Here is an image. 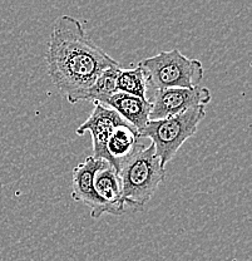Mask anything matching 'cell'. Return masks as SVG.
I'll list each match as a JSON object with an SVG mask.
<instances>
[{
	"mask_svg": "<svg viewBox=\"0 0 252 261\" xmlns=\"http://www.w3.org/2000/svg\"><path fill=\"white\" fill-rule=\"evenodd\" d=\"M124 119L112 108L101 103H94V110L91 116L78 127L75 133L82 136L89 132L93 141V154L96 159L105 160V145L118 124L123 123Z\"/></svg>",
	"mask_w": 252,
	"mask_h": 261,
	"instance_id": "obj_7",
	"label": "cell"
},
{
	"mask_svg": "<svg viewBox=\"0 0 252 261\" xmlns=\"http://www.w3.org/2000/svg\"><path fill=\"white\" fill-rule=\"evenodd\" d=\"M119 67H110L103 70L94 83L83 93L80 100H91L93 103H102L107 97L115 94L117 91V75Z\"/></svg>",
	"mask_w": 252,
	"mask_h": 261,
	"instance_id": "obj_12",
	"label": "cell"
},
{
	"mask_svg": "<svg viewBox=\"0 0 252 261\" xmlns=\"http://www.w3.org/2000/svg\"><path fill=\"white\" fill-rule=\"evenodd\" d=\"M205 117V106H197L182 113L161 119H150L139 136L151 140L162 167L166 168V165L172 161L178 149L197 132L199 124Z\"/></svg>",
	"mask_w": 252,
	"mask_h": 261,
	"instance_id": "obj_3",
	"label": "cell"
},
{
	"mask_svg": "<svg viewBox=\"0 0 252 261\" xmlns=\"http://www.w3.org/2000/svg\"><path fill=\"white\" fill-rule=\"evenodd\" d=\"M93 186L97 195L109 207L110 215L121 216L126 214V202L122 196V182L118 171L104 161L97 168L93 177Z\"/></svg>",
	"mask_w": 252,
	"mask_h": 261,
	"instance_id": "obj_9",
	"label": "cell"
},
{
	"mask_svg": "<svg viewBox=\"0 0 252 261\" xmlns=\"http://www.w3.org/2000/svg\"><path fill=\"white\" fill-rule=\"evenodd\" d=\"M148 77V91L164 88H194L203 80V65L178 49L161 51L139 63Z\"/></svg>",
	"mask_w": 252,
	"mask_h": 261,
	"instance_id": "obj_4",
	"label": "cell"
},
{
	"mask_svg": "<svg viewBox=\"0 0 252 261\" xmlns=\"http://www.w3.org/2000/svg\"><path fill=\"white\" fill-rule=\"evenodd\" d=\"M104 160L89 156L80 162L73 170L72 176V198L91 208V216L94 220L99 219L103 215H110L109 207L104 201L97 195L93 186V177L97 168L102 165Z\"/></svg>",
	"mask_w": 252,
	"mask_h": 261,
	"instance_id": "obj_6",
	"label": "cell"
},
{
	"mask_svg": "<svg viewBox=\"0 0 252 261\" xmlns=\"http://www.w3.org/2000/svg\"><path fill=\"white\" fill-rule=\"evenodd\" d=\"M101 105L115 110L127 123L134 127L138 133L147 126L150 121L152 105L147 99H142L123 92H116L115 94L105 98Z\"/></svg>",
	"mask_w": 252,
	"mask_h": 261,
	"instance_id": "obj_10",
	"label": "cell"
},
{
	"mask_svg": "<svg viewBox=\"0 0 252 261\" xmlns=\"http://www.w3.org/2000/svg\"><path fill=\"white\" fill-rule=\"evenodd\" d=\"M210 89L197 86L194 88L156 89L152 93L150 119H161L182 113L197 106H207L211 102Z\"/></svg>",
	"mask_w": 252,
	"mask_h": 261,
	"instance_id": "obj_5",
	"label": "cell"
},
{
	"mask_svg": "<svg viewBox=\"0 0 252 261\" xmlns=\"http://www.w3.org/2000/svg\"><path fill=\"white\" fill-rule=\"evenodd\" d=\"M143 140L145 138L141 137L138 130L124 121L116 127L105 145V161L109 162L119 172L122 166L138 149L146 147Z\"/></svg>",
	"mask_w": 252,
	"mask_h": 261,
	"instance_id": "obj_8",
	"label": "cell"
},
{
	"mask_svg": "<svg viewBox=\"0 0 252 261\" xmlns=\"http://www.w3.org/2000/svg\"><path fill=\"white\" fill-rule=\"evenodd\" d=\"M117 91L132 94L148 100V77L139 64L129 69H119L117 75Z\"/></svg>",
	"mask_w": 252,
	"mask_h": 261,
	"instance_id": "obj_11",
	"label": "cell"
},
{
	"mask_svg": "<svg viewBox=\"0 0 252 261\" xmlns=\"http://www.w3.org/2000/svg\"><path fill=\"white\" fill-rule=\"evenodd\" d=\"M45 59L51 82L72 105L80 102L103 70L119 67L87 35L82 23L70 15L57 18Z\"/></svg>",
	"mask_w": 252,
	"mask_h": 261,
	"instance_id": "obj_1",
	"label": "cell"
},
{
	"mask_svg": "<svg viewBox=\"0 0 252 261\" xmlns=\"http://www.w3.org/2000/svg\"><path fill=\"white\" fill-rule=\"evenodd\" d=\"M118 173L124 202L135 211L142 210L166 178V170L162 167L152 143L138 149Z\"/></svg>",
	"mask_w": 252,
	"mask_h": 261,
	"instance_id": "obj_2",
	"label": "cell"
}]
</instances>
